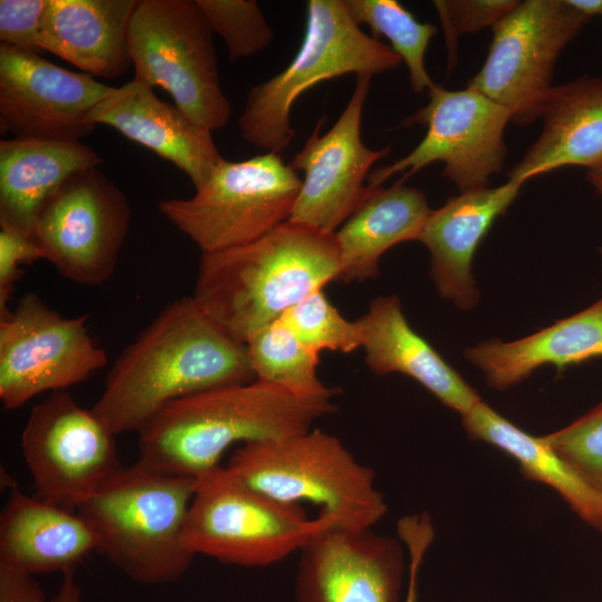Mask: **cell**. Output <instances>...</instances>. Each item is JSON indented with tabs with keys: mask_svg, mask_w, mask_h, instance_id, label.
Masks as SVG:
<instances>
[{
	"mask_svg": "<svg viewBox=\"0 0 602 602\" xmlns=\"http://www.w3.org/2000/svg\"><path fill=\"white\" fill-rule=\"evenodd\" d=\"M341 271L334 233L287 221L251 242L202 253L192 295L227 336L246 343Z\"/></svg>",
	"mask_w": 602,
	"mask_h": 602,
	"instance_id": "obj_3",
	"label": "cell"
},
{
	"mask_svg": "<svg viewBox=\"0 0 602 602\" xmlns=\"http://www.w3.org/2000/svg\"><path fill=\"white\" fill-rule=\"evenodd\" d=\"M47 0H0V41L14 49L38 54Z\"/></svg>",
	"mask_w": 602,
	"mask_h": 602,
	"instance_id": "obj_34",
	"label": "cell"
},
{
	"mask_svg": "<svg viewBox=\"0 0 602 602\" xmlns=\"http://www.w3.org/2000/svg\"><path fill=\"white\" fill-rule=\"evenodd\" d=\"M401 62L390 47L360 29L343 0H309L301 46L282 71L249 90L237 120L241 136L280 154L294 136L291 110L304 91L344 75L372 77Z\"/></svg>",
	"mask_w": 602,
	"mask_h": 602,
	"instance_id": "obj_6",
	"label": "cell"
},
{
	"mask_svg": "<svg viewBox=\"0 0 602 602\" xmlns=\"http://www.w3.org/2000/svg\"><path fill=\"white\" fill-rule=\"evenodd\" d=\"M48 602H81V591L76 581L75 571L62 574L58 591Z\"/></svg>",
	"mask_w": 602,
	"mask_h": 602,
	"instance_id": "obj_38",
	"label": "cell"
},
{
	"mask_svg": "<svg viewBox=\"0 0 602 602\" xmlns=\"http://www.w3.org/2000/svg\"><path fill=\"white\" fill-rule=\"evenodd\" d=\"M213 33L195 0H138L128 32L134 79L164 89L211 132L225 127L232 114Z\"/></svg>",
	"mask_w": 602,
	"mask_h": 602,
	"instance_id": "obj_8",
	"label": "cell"
},
{
	"mask_svg": "<svg viewBox=\"0 0 602 602\" xmlns=\"http://www.w3.org/2000/svg\"><path fill=\"white\" fill-rule=\"evenodd\" d=\"M195 478L123 467L77 511L95 533L96 552L132 581L164 585L179 580L194 554L183 534Z\"/></svg>",
	"mask_w": 602,
	"mask_h": 602,
	"instance_id": "obj_4",
	"label": "cell"
},
{
	"mask_svg": "<svg viewBox=\"0 0 602 602\" xmlns=\"http://www.w3.org/2000/svg\"><path fill=\"white\" fill-rule=\"evenodd\" d=\"M255 379L307 397L334 396L336 388L318 377L319 352L303 344L281 319L272 322L246 343Z\"/></svg>",
	"mask_w": 602,
	"mask_h": 602,
	"instance_id": "obj_28",
	"label": "cell"
},
{
	"mask_svg": "<svg viewBox=\"0 0 602 602\" xmlns=\"http://www.w3.org/2000/svg\"><path fill=\"white\" fill-rule=\"evenodd\" d=\"M130 220L126 195L94 167L72 174L47 200L32 237L61 276L100 285L115 271Z\"/></svg>",
	"mask_w": 602,
	"mask_h": 602,
	"instance_id": "obj_13",
	"label": "cell"
},
{
	"mask_svg": "<svg viewBox=\"0 0 602 602\" xmlns=\"http://www.w3.org/2000/svg\"><path fill=\"white\" fill-rule=\"evenodd\" d=\"M310 349L349 353L361 347L357 321H349L329 301L322 289L292 305L280 318Z\"/></svg>",
	"mask_w": 602,
	"mask_h": 602,
	"instance_id": "obj_30",
	"label": "cell"
},
{
	"mask_svg": "<svg viewBox=\"0 0 602 602\" xmlns=\"http://www.w3.org/2000/svg\"><path fill=\"white\" fill-rule=\"evenodd\" d=\"M366 363L376 375H406L460 416L482 399L408 323L397 295L379 297L356 320Z\"/></svg>",
	"mask_w": 602,
	"mask_h": 602,
	"instance_id": "obj_20",
	"label": "cell"
},
{
	"mask_svg": "<svg viewBox=\"0 0 602 602\" xmlns=\"http://www.w3.org/2000/svg\"><path fill=\"white\" fill-rule=\"evenodd\" d=\"M465 357L497 390L516 385L541 366L562 370L602 357V298L534 334L509 342H483L466 349Z\"/></svg>",
	"mask_w": 602,
	"mask_h": 602,
	"instance_id": "obj_25",
	"label": "cell"
},
{
	"mask_svg": "<svg viewBox=\"0 0 602 602\" xmlns=\"http://www.w3.org/2000/svg\"><path fill=\"white\" fill-rule=\"evenodd\" d=\"M103 159L80 140H0V226L32 235L36 217L75 173Z\"/></svg>",
	"mask_w": 602,
	"mask_h": 602,
	"instance_id": "obj_24",
	"label": "cell"
},
{
	"mask_svg": "<svg viewBox=\"0 0 602 602\" xmlns=\"http://www.w3.org/2000/svg\"><path fill=\"white\" fill-rule=\"evenodd\" d=\"M301 179L280 154L223 159L190 198L158 202L159 212L202 253L259 239L289 221Z\"/></svg>",
	"mask_w": 602,
	"mask_h": 602,
	"instance_id": "obj_9",
	"label": "cell"
},
{
	"mask_svg": "<svg viewBox=\"0 0 602 602\" xmlns=\"http://www.w3.org/2000/svg\"><path fill=\"white\" fill-rule=\"evenodd\" d=\"M43 259L32 235L0 226V319L9 315V301L23 275L21 265Z\"/></svg>",
	"mask_w": 602,
	"mask_h": 602,
	"instance_id": "obj_35",
	"label": "cell"
},
{
	"mask_svg": "<svg viewBox=\"0 0 602 602\" xmlns=\"http://www.w3.org/2000/svg\"><path fill=\"white\" fill-rule=\"evenodd\" d=\"M115 436L67 389L50 392L32 408L21 434L36 496L77 512L124 467Z\"/></svg>",
	"mask_w": 602,
	"mask_h": 602,
	"instance_id": "obj_11",
	"label": "cell"
},
{
	"mask_svg": "<svg viewBox=\"0 0 602 602\" xmlns=\"http://www.w3.org/2000/svg\"><path fill=\"white\" fill-rule=\"evenodd\" d=\"M588 178L595 190L602 195V166L589 169Z\"/></svg>",
	"mask_w": 602,
	"mask_h": 602,
	"instance_id": "obj_40",
	"label": "cell"
},
{
	"mask_svg": "<svg viewBox=\"0 0 602 602\" xmlns=\"http://www.w3.org/2000/svg\"><path fill=\"white\" fill-rule=\"evenodd\" d=\"M518 1L515 0H446L434 1L444 26L449 51L455 50L456 39L463 33L477 32L494 27Z\"/></svg>",
	"mask_w": 602,
	"mask_h": 602,
	"instance_id": "obj_33",
	"label": "cell"
},
{
	"mask_svg": "<svg viewBox=\"0 0 602 602\" xmlns=\"http://www.w3.org/2000/svg\"><path fill=\"white\" fill-rule=\"evenodd\" d=\"M371 76L356 77L353 91L337 122L323 135L318 126L290 166L303 173L289 221L334 233L369 195L370 169L390 152L361 139V120Z\"/></svg>",
	"mask_w": 602,
	"mask_h": 602,
	"instance_id": "obj_15",
	"label": "cell"
},
{
	"mask_svg": "<svg viewBox=\"0 0 602 602\" xmlns=\"http://www.w3.org/2000/svg\"><path fill=\"white\" fill-rule=\"evenodd\" d=\"M590 18L567 0H525L493 27V41L473 89L505 107L513 122L527 125L543 111L555 62Z\"/></svg>",
	"mask_w": 602,
	"mask_h": 602,
	"instance_id": "obj_10",
	"label": "cell"
},
{
	"mask_svg": "<svg viewBox=\"0 0 602 602\" xmlns=\"http://www.w3.org/2000/svg\"><path fill=\"white\" fill-rule=\"evenodd\" d=\"M567 2L589 18L596 14L602 16V0H567Z\"/></svg>",
	"mask_w": 602,
	"mask_h": 602,
	"instance_id": "obj_39",
	"label": "cell"
},
{
	"mask_svg": "<svg viewBox=\"0 0 602 602\" xmlns=\"http://www.w3.org/2000/svg\"><path fill=\"white\" fill-rule=\"evenodd\" d=\"M299 553L297 602H398L405 572L399 538L336 525Z\"/></svg>",
	"mask_w": 602,
	"mask_h": 602,
	"instance_id": "obj_17",
	"label": "cell"
},
{
	"mask_svg": "<svg viewBox=\"0 0 602 602\" xmlns=\"http://www.w3.org/2000/svg\"><path fill=\"white\" fill-rule=\"evenodd\" d=\"M0 602H47L33 575L0 565Z\"/></svg>",
	"mask_w": 602,
	"mask_h": 602,
	"instance_id": "obj_37",
	"label": "cell"
},
{
	"mask_svg": "<svg viewBox=\"0 0 602 602\" xmlns=\"http://www.w3.org/2000/svg\"><path fill=\"white\" fill-rule=\"evenodd\" d=\"M351 19L370 28L376 39L385 37L392 51L406 64L412 90L421 94L435 82L425 65V55L437 28L418 21L396 0H343Z\"/></svg>",
	"mask_w": 602,
	"mask_h": 602,
	"instance_id": "obj_29",
	"label": "cell"
},
{
	"mask_svg": "<svg viewBox=\"0 0 602 602\" xmlns=\"http://www.w3.org/2000/svg\"><path fill=\"white\" fill-rule=\"evenodd\" d=\"M428 94L429 103L402 122V126H427L424 138L406 156L371 172L368 185L380 187L397 174L401 175L398 182L404 183L429 164L443 162V176L460 193L487 187L504 164L503 134L511 113L467 87L447 90L435 84Z\"/></svg>",
	"mask_w": 602,
	"mask_h": 602,
	"instance_id": "obj_12",
	"label": "cell"
},
{
	"mask_svg": "<svg viewBox=\"0 0 602 602\" xmlns=\"http://www.w3.org/2000/svg\"><path fill=\"white\" fill-rule=\"evenodd\" d=\"M340 526L327 515L311 518L297 504L270 498L219 466L195 478L183 540L194 555L258 567L300 552L323 531Z\"/></svg>",
	"mask_w": 602,
	"mask_h": 602,
	"instance_id": "obj_7",
	"label": "cell"
},
{
	"mask_svg": "<svg viewBox=\"0 0 602 602\" xmlns=\"http://www.w3.org/2000/svg\"><path fill=\"white\" fill-rule=\"evenodd\" d=\"M211 29L227 50L231 62L263 51L273 30L254 0H195Z\"/></svg>",
	"mask_w": 602,
	"mask_h": 602,
	"instance_id": "obj_31",
	"label": "cell"
},
{
	"mask_svg": "<svg viewBox=\"0 0 602 602\" xmlns=\"http://www.w3.org/2000/svg\"><path fill=\"white\" fill-rule=\"evenodd\" d=\"M138 0H47L40 47L90 76L114 79L132 65L128 32Z\"/></svg>",
	"mask_w": 602,
	"mask_h": 602,
	"instance_id": "obj_22",
	"label": "cell"
},
{
	"mask_svg": "<svg viewBox=\"0 0 602 602\" xmlns=\"http://www.w3.org/2000/svg\"><path fill=\"white\" fill-rule=\"evenodd\" d=\"M541 116L543 130L509 181L524 184L564 166H602V78L583 76L553 87Z\"/></svg>",
	"mask_w": 602,
	"mask_h": 602,
	"instance_id": "obj_23",
	"label": "cell"
},
{
	"mask_svg": "<svg viewBox=\"0 0 602 602\" xmlns=\"http://www.w3.org/2000/svg\"><path fill=\"white\" fill-rule=\"evenodd\" d=\"M225 467L250 488L287 504L317 505L346 528H372L388 511L375 472L321 429L241 445Z\"/></svg>",
	"mask_w": 602,
	"mask_h": 602,
	"instance_id": "obj_5",
	"label": "cell"
},
{
	"mask_svg": "<svg viewBox=\"0 0 602 602\" xmlns=\"http://www.w3.org/2000/svg\"><path fill=\"white\" fill-rule=\"evenodd\" d=\"M543 438L602 496V401Z\"/></svg>",
	"mask_w": 602,
	"mask_h": 602,
	"instance_id": "obj_32",
	"label": "cell"
},
{
	"mask_svg": "<svg viewBox=\"0 0 602 602\" xmlns=\"http://www.w3.org/2000/svg\"><path fill=\"white\" fill-rule=\"evenodd\" d=\"M114 88L0 45V129L13 138L80 140L95 130L90 113Z\"/></svg>",
	"mask_w": 602,
	"mask_h": 602,
	"instance_id": "obj_16",
	"label": "cell"
},
{
	"mask_svg": "<svg viewBox=\"0 0 602 602\" xmlns=\"http://www.w3.org/2000/svg\"><path fill=\"white\" fill-rule=\"evenodd\" d=\"M332 397L301 396L254 379L177 399L137 431V464L163 475L196 478L219 467L232 445L312 429L334 411Z\"/></svg>",
	"mask_w": 602,
	"mask_h": 602,
	"instance_id": "obj_2",
	"label": "cell"
},
{
	"mask_svg": "<svg viewBox=\"0 0 602 602\" xmlns=\"http://www.w3.org/2000/svg\"><path fill=\"white\" fill-rule=\"evenodd\" d=\"M254 379L246 346L183 297L122 351L91 410L114 435L137 433L177 399Z\"/></svg>",
	"mask_w": 602,
	"mask_h": 602,
	"instance_id": "obj_1",
	"label": "cell"
},
{
	"mask_svg": "<svg viewBox=\"0 0 602 602\" xmlns=\"http://www.w3.org/2000/svg\"><path fill=\"white\" fill-rule=\"evenodd\" d=\"M522 185L508 179L495 188L460 193L431 210L419 241L430 252V272L439 294L459 309L468 310L476 304L478 291L472 273L475 251Z\"/></svg>",
	"mask_w": 602,
	"mask_h": 602,
	"instance_id": "obj_19",
	"label": "cell"
},
{
	"mask_svg": "<svg viewBox=\"0 0 602 602\" xmlns=\"http://www.w3.org/2000/svg\"><path fill=\"white\" fill-rule=\"evenodd\" d=\"M87 314L62 317L35 292L0 319V400L18 409L45 391L66 390L107 365Z\"/></svg>",
	"mask_w": 602,
	"mask_h": 602,
	"instance_id": "obj_14",
	"label": "cell"
},
{
	"mask_svg": "<svg viewBox=\"0 0 602 602\" xmlns=\"http://www.w3.org/2000/svg\"><path fill=\"white\" fill-rule=\"evenodd\" d=\"M462 417L467 435L489 444L520 466L525 478L554 489L585 524L602 533V496L543 438L496 412L483 400Z\"/></svg>",
	"mask_w": 602,
	"mask_h": 602,
	"instance_id": "obj_27",
	"label": "cell"
},
{
	"mask_svg": "<svg viewBox=\"0 0 602 602\" xmlns=\"http://www.w3.org/2000/svg\"><path fill=\"white\" fill-rule=\"evenodd\" d=\"M97 541L87 521L12 488L0 516V565L30 575L75 571Z\"/></svg>",
	"mask_w": 602,
	"mask_h": 602,
	"instance_id": "obj_21",
	"label": "cell"
},
{
	"mask_svg": "<svg viewBox=\"0 0 602 602\" xmlns=\"http://www.w3.org/2000/svg\"><path fill=\"white\" fill-rule=\"evenodd\" d=\"M430 212L418 188L400 182L390 187H371L362 204L334 232L341 261L338 281L376 278L387 250L420 240Z\"/></svg>",
	"mask_w": 602,
	"mask_h": 602,
	"instance_id": "obj_26",
	"label": "cell"
},
{
	"mask_svg": "<svg viewBox=\"0 0 602 602\" xmlns=\"http://www.w3.org/2000/svg\"><path fill=\"white\" fill-rule=\"evenodd\" d=\"M90 120L115 128L169 161L190 177L195 188L202 186L224 159L211 130L134 78L115 87L100 100L91 110Z\"/></svg>",
	"mask_w": 602,
	"mask_h": 602,
	"instance_id": "obj_18",
	"label": "cell"
},
{
	"mask_svg": "<svg viewBox=\"0 0 602 602\" xmlns=\"http://www.w3.org/2000/svg\"><path fill=\"white\" fill-rule=\"evenodd\" d=\"M397 535L409 554V582L404 602H417L418 574L435 537L434 524L425 512L406 515L397 524Z\"/></svg>",
	"mask_w": 602,
	"mask_h": 602,
	"instance_id": "obj_36",
	"label": "cell"
}]
</instances>
